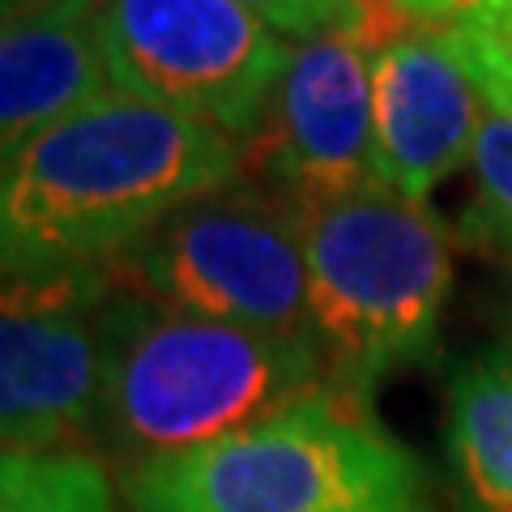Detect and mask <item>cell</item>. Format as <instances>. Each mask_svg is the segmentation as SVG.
I'll return each mask as SVG.
<instances>
[{"instance_id": "cell-2", "label": "cell", "mask_w": 512, "mask_h": 512, "mask_svg": "<svg viewBox=\"0 0 512 512\" xmlns=\"http://www.w3.org/2000/svg\"><path fill=\"white\" fill-rule=\"evenodd\" d=\"M316 338H278L116 286L90 440L124 474L235 436L325 389Z\"/></svg>"}, {"instance_id": "cell-15", "label": "cell", "mask_w": 512, "mask_h": 512, "mask_svg": "<svg viewBox=\"0 0 512 512\" xmlns=\"http://www.w3.org/2000/svg\"><path fill=\"white\" fill-rule=\"evenodd\" d=\"M453 52L470 69V77L512 73V5L504 9H474L470 18L444 26Z\"/></svg>"}, {"instance_id": "cell-14", "label": "cell", "mask_w": 512, "mask_h": 512, "mask_svg": "<svg viewBox=\"0 0 512 512\" xmlns=\"http://www.w3.org/2000/svg\"><path fill=\"white\" fill-rule=\"evenodd\" d=\"M0 512H133L99 457L86 448L64 453H26L18 487Z\"/></svg>"}, {"instance_id": "cell-9", "label": "cell", "mask_w": 512, "mask_h": 512, "mask_svg": "<svg viewBox=\"0 0 512 512\" xmlns=\"http://www.w3.org/2000/svg\"><path fill=\"white\" fill-rule=\"evenodd\" d=\"M483 90L453 52L444 26L414 30L372 56L376 180L427 205L448 175L470 163L483 128Z\"/></svg>"}, {"instance_id": "cell-4", "label": "cell", "mask_w": 512, "mask_h": 512, "mask_svg": "<svg viewBox=\"0 0 512 512\" xmlns=\"http://www.w3.org/2000/svg\"><path fill=\"white\" fill-rule=\"evenodd\" d=\"M120 487L133 512H427L423 461L333 384Z\"/></svg>"}, {"instance_id": "cell-12", "label": "cell", "mask_w": 512, "mask_h": 512, "mask_svg": "<svg viewBox=\"0 0 512 512\" xmlns=\"http://www.w3.org/2000/svg\"><path fill=\"white\" fill-rule=\"evenodd\" d=\"M239 5L252 9L269 30L295 35L299 43L355 39L372 56L414 35V26H419L393 0H239Z\"/></svg>"}, {"instance_id": "cell-17", "label": "cell", "mask_w": 512, "mask_h": 512, "mask_svg": "<svg viewBox=\"0 0 512 512\" xmlns=\"http://www.w3.org/2000/svg\"><path fill=\"white\" fill-rule=\"evenodd\" d=\"M478 90H483L487 107L495 111H508L512 116V73H491V77H474Z\"/></svg>"}, {"instance_id": "cell-6", "label": "cell", "mask_w": 512, "mask_h": 512, "mask_svg": "<svg viewBox=\"0 0 512 512\" xmlns=\"http://www.w3.org/2000/svg\"><path fill=\"white\" fill-rule=\"evenodd\" d=\"M107 86L244 141L286 73L291 47L239 0H99Z\"/></svg>"}, {"instance_id": "cell-13", "label": "cell", "mask_w": 512, "mask_h": 512, "mask_svg": "<svg viewBox=\"0 0 512 512\" xmlns=\"http://www.w3.org/2000/svg\"><path fill=\"white\" fill-rule=\"evenodd\" d=\"M470 171H474V192L466 210H461L457 239L512 269V116L508 111L487 107L474 154H470Z\"/></svg>"}, {"instance_id": "cell-16", "label": "cell", "mask_w": 512, "mask_h": 512, "mask_svg": "<svg viewBox=\"0 0 512 512\" xmlns=\"http://www.w3.org/2000/svg\"><path fill=\"white\" fill-rule=\"evenodd\" d=\"M402 13H410L414 22H427V26H453L461 18H470L478 9V0H393Z\"/></svg>"}, {"instance_id": "cell-5", "label": "cell", "mask_w": 512, "mask_h": 512, "mask_svg": "<svg viewBox=\"0 0 512 512\" xmlns=\"http://www.w3.org/2000/svg\"><path fill=\"white\" fill-rule=\"evenodd\" d=\"M111 274L167 308L278 338H316L299 214L282 192L244 180L201 192L154 222Z\"/></svg>"}, {"instance_id": "cell-8", "label": "cell", "mask_w": 512, "mask_h": 512, "mask_svg": "<svg viewBox=\"0 0 512 512\" xmlns=\"http://www.w3.org/2000/svg\"><path fill=\"white\" fill-rule=\"evenodd\" d=\"M244 171L291 205L346 197L376 180L372 52L355 39L299 43L256 133L239 141Z\"/></svg>"}, {"instance_id": "cell-1", "label": "cell", "mask_w": 512, "mask_h": 512, "mask_svg": "<svg viewBox=\"0 0 512 512\" xmlns=\"http://www.w3.org/2000/svg\"><path fill=\"white\" fill-rule=\"evenodd\" d=\"M239 175L235 137L103 90L0 171V278L116 269L175 205Z\"/></svg>"}, {"instance_id": "cell-7", "label": "cell", "mask_w": 512, "mask_h": 512, "mask_svg": "<svg viewBox=\"0 0 512 512\" xmlns=\"http://www.w3.org/2000/svg\"><path fill=\"white\" fill-rule=\"evenodd\" d=\"M116 286L111 269L0 278V453H64L90 440Z\"/></svg>"}, {"instance_id": "cell-11", "label": "cell", "mask_w": 512, "mask_h": 512, "mask_svg": "<svg viewBox=\"0 0 512 512\" xmlns=\"http://www.w3.org/2000/svg\"><path fill=\"white\" fill-rule=\"evenodd\" d=\"M444 453L461 512H512V350L487 346L448 372Z\"/></svg>"}, {"instance_id": "cell-10", "label": "cell", "mask_w": 512, "mask_h": 512, "mask_svg": "<svg viewBox=\"0 0 512 512\" xmlns=\"http://www.w3.org/2000/svg\"><path fill=\"white\" fill-rule=\"evenodd\" d=\"M99 0H60L18 22H0V171L73 107L107 90Z\"/></svg>"}, {"instance_id": "cell-18", "label": "cell", "mask_w": 512, "mask_h": 512, "mask_svg": "<svg viewBox=\"0 0 512 512\" xmlns=\"http://www.w3.org/2000/svg\"><path fill=\"white\" fill-rule=\"evenodd\" d=\"M60 5V0H0V22H18V18H30V13H43Z\"/></svg>"}, {"instance_id": "cell-21", "label": "cell", "mask_w": 512, "mask_h": 512, "mask_svg": "<svg viewBox=\"0 0 512 512\" xmlns=\"http://www.w3.org/2000/svg\"><path fill=\"white\" fill-rule=\"evenodd\" d=\"M508 350H512V295H508Z\"/></svg>"}, {"instance_id": "cell-20", "label": "cell", "mask_w": 512, "mask_h": 512, "mask_svg": "<svg viewBox=\"0 0 512 512\" xmlns=\"http://www.w3.org/2000/svg\"><path fill=\"white\" fill-rule=\"evenodd\" d=\"M504 5H512V0H478V9H504Z\"/></svg>"}, {"instance_id": "cell-19", "label": "cell", "mask_w": 512, "mask_h": 512, "mask_svg": "<svg viewBox=\"0 0 512 512\" xmlns=\"http://www.w3.org/2000/svg\"><path fill=\"white\" fill-rule=\"evenodd\" d=\"M22 457H26V453H0V508H5V500L13 495V487H18Z\"/></svg>"}, {"instance_id": "cell-3", "label": "cell", "mask_w": 512, "mask_h": 512, "mask_svg": "<svg viewBox=\"0 0 512 512\" xmlns=\"http://www.w3.org/2000/svg\"><path fill=\"white\" fill-rule=\"evenodd\" d=\"M295 214L329 384L372 406L389 376L436 355L453 295V235L389 184L295 205Z\"/></svg>"}]
</instances>
